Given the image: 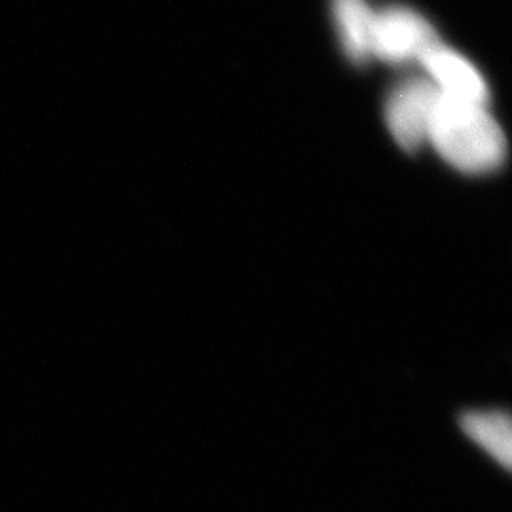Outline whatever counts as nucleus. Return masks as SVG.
I'll return each instance as SVG.
<instances>
[{"label":"nucleus","mask_w":512,"mask_h":512,"mask_svg":"<svg viewBox=\"0 0 512 512\" xmlns=\"http://www.w3.org/2000/svg\"><path fill=\"white\" fill-rule=\"evenodd\" d=\"M427 145L444 162L467 175L495 171L505 162L507 139L488 105L456 101L440 95Z\"/></svg>","instance_id":"obj_1"},{"label":"nucleus","mask_w":512,"mask_h":512,"mask_svg":"<svg viewBox=\"0 0 512 512\" xmlns=\"http://www.w3.org/2000/svg\"><path fill=\"white\" fill-rule=\"evenodd\" d=\"M439 40L431 21L410 6L391 4L376 10L372 59L387 65L418 63L423 52Z\"/></svg>","instance_id":"obj_2"},{"label":"nucleus","mask_w":512,"mask_h":512,"mask_svg":"<svg viewBox=\"0 0 512 512\" xmlns=\"http://www.w3.org/2000/svg\"><path fill=\"white\" fill-rule=\"evenodd\" d=\"M440 93L425 76H412L397 84L385 99V124L397 145L414 152L427 145L431 120Z\"/></svg>","instance_id":"obj_3"},{"label":"nucleus","mask_w":512,"mask_h":512,"mask_svg":"<svg viewBox=\"0 0 512 512\" xmlns=\"http://www.w3.org/2000/svg\"><path fill=\"white\" fill-rule=\"evenodd\" d=\"M425 78L437 88L442 97L488 105L490 88L486 78L465 55L454 48L435 42L418 61Z\"/></svg>","instance_id":"obj_4"},{"label":"nucleus","mask_w":512,"mask_h":512,"mask_svg":"<svg viewBox=\"0 0 512 512\" xmlns=\"http://www.w3.org/2000/svg\"><path fill=\"white\" fill-rule=\"evenodd\" d=\"M374 18L376 8L366 0H332V19L342 52L355 65L372 59Z\"/></svg>","instance_id":"obj_5"},{"label":"nucleus","mask_w":512,"mask_h":512,"mask_svg":"<svg viewBox=\"0 0 512 512\" xmlns=\"http://www.w3.org/2000/svg\"><path fill=\"white\" fill-rule=\"evenodd\" d=\"M463 431L501 465H511V420L495 410L469 412L461 418Z\"/></svg>","instance_id":"obj_6"}]
</instances>
